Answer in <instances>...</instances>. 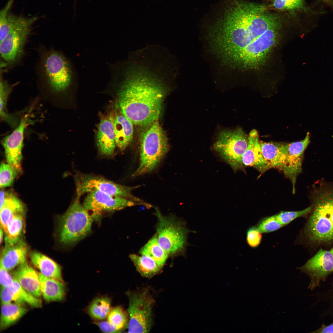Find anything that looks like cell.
I'll use <instances>...</instances> for the list:
<instances>
[{
	"label": "cell",
	"instance_id": "obj_22",
	"mask_svg": "<svg viewBox=\"0 0 333 333\" xmlns=\"http://www.w3.org/2000/svg\"><path fill=\"white\" fill-rule=\"evenodd\" d=\"M39 275L41 292L44 299L48 302L63 300L66 291L64 282L45 277L40 273Z\"/></svg>",
	"mask_w": 333,
	"mask_h": 333
},
{
	"label": "cell",
	"instance_id": "obj_10",
	"mask_svg": "<svg viewBox=\"0 0 333 333\" xmlns=\"http://www.w3.org/2000/svg\"><path fill=\"white\" fill-rule=\"evenodd\" d=\"M77 196H80L90 192L98 191L111 195L124 198L135 202H141L134 196L132 191L138 186L129 187L117 183L100 176L79 174L75 177Z\"/></svg>",
	"mask_w": 333,
	"mask_h": 333
},
{
	"label": "cell",
	"instance_id": "obj_24",
	"mask_svg": "<svg viewBox=\"0 0 333 333\" xmlns=\"http://www.w3.org/2000/svg\"><path fill=\"white\" fill-rule=\"evenodd\" d=\"M23 306L14 303L2 304L0 329L3 330L13 325L27 312Z\"/></svg>",
	"mask_w": 333,
	"mask_h": 333
},
{
	"label": "cell",
	"instance_id": "obj_27",
	"mask_svg": "<svg viewBox=\"0 0 333 333\" xmlns=\"http://www.w3.org/2000/svg\"><path fill=\"white\" fill-rule=\"evenodd\" d=\"M13 86L1 77L0 81V117L1 119L7 123L12 128H16L20 121L13 115L9 114L6 106L8 97L12 89Z\"/></svg>",
	"mask_w": 333,
	"mask_h": 333
},
{
	"label": "cell",
	"instance_id": "obj_16",
	"mask_svg": "<svg viewBox=\"0 0 333 333\" xmlns=\"http://www.w3.org/2000/svg\"><path fill=\"white\" fill-rule=\"evenodd\" d=\"M12 277L26 290L39 298L41 295L39 273L27 262L17 267Z\"/></svg>",
	"mask_w": 333,
	"mask_h": 333
},
{
	"label": "cell",
	"instance_id": "obj_44",
	"mask_svg": "<svg viewBox=\"0 0 333 333\" xmlns=\"http://www.w3.org/2000/svg\"><path fill=\"white\" fill-rule=\"evenodd\" d=\"M325 2L329 4H332L333 3L332 0H323Z\"/></svg>",
	"mask_w": 333,
	"mask_h": 333
},
{
	"label": "cell",
	"instance_id": "obj_20",
	"mask_svg": "<svg viewBox=\"0 0 333 333\" xmlns=\"http://www.w3.org/2000/svg\"><path fill=\"white\" fill-rule=\"evenodd\" d=\"M261 153L270 169L275 168L282 171L286 158L284 143L260 142Z\"/></svg>",
	"mask_w": 333,
	"mask_h": 333
},
{
	"label": "cell",
	"instance_id": "obj_21",
	"mask_svg": "<svg viewBox=\"0 0 333 333\" xmlns=\"http://www.w3.org/2000/svg\"><path fill=\"white\" fill-rule=\"evenodd\" d=\"M32 265L37 268L43 275L64 282L61 267L52 259L36 251L29 254Z\"/></svg>",
	"mask_w": 333,
	"mask_h": 333
},
{
	"label": "cell",
	"instance_id": "obj_33",
	"mask_svg": "<svg viewBox=\"0 0 333 333\" xmlns=\"http://www.w3.org/2000/svg\"><path fill=\"white\" fill-rule=\"evenodd\" d=\"M255 226L262 233L272 232L284 226L278 220L276 214L262 218Z\"/></svg>",
	"mask_w": 333,
	"mask_h": 333
},
{
	"label": "cell",
	"instance_id": "obj_26",
	"mask_svg": "<svg viewBox=\"0 0 333 333\" xmlns=\"http://www.w3.org/2000/svg\"><path fill=\"white\" fill-rule=\"evenodd\" d=\"M139 253L151 258L162 268L169 256L159 244L156 233L141 249Z\"/></svg>",
	"mask_w": 333,
	"mask_h": 333
},
{
	"label": "cell",
	"instance_id": "obj_41",
	"mask_svg": "<svg viewBox=\"0 0 333 333\" xmlns=\"http://www.w3.org/2000/svg\"><path fill=\"white\" fill-rule=\"evenodd\" d=\"M314 332L333 333V323L328 325H323L321 327Z\"/></svg>",
	"mask_w": 333,
	"mask_h": 333
},
{
	"label": "cell",
	"instance_id": "obj_31",
	"mask_svg": "<svg viewBox=\"0 0 333 333\" xmlns=\"http://www.w3.org/2000/svg\"><path fill=\"white\" fill-rule=\"evenodd\" d=\"M19 298L26 304L35 308L41 307L42 301L24 289L18 282L14 279L13 282L10 286Z\"/></svg>",
	"mask_w": 333,
	"mask_h": 333
},
{
	"label": "cell",
	"instance_id": "obj_1",
	"mask_svg": "<svg viewBox=\"0 0 333 333\" xmlns=\"http://www.w3.org/2000/svg\"><path fill=\"white\" fill-rule=\"evenodd\" d=\"M119 84L118 101L121 113L133 124L147 127L158 119L163 101L175 78L153 63H129L112 76Z\"/></svg>",
	"mask_w": 333,
	"mask_h": 333
},
{
	"label": "cell",
	"instance_id": "obj_5",
	"mask_svg": "<svg viewBox=\"0 0 333 333\" xmlns=\"http://www.w3.org/2000/svg\"><path fill=\"white\" fill-rule=\"evenodd\" d=\"M80 197L77 196L60 219L59 239L64 245H74L91 232L94 220L90 212L81 204Z\"/></svg>",
	"mask_w": 333,
	"mask_h": 333
},
{
	"label": "cell",
	"instance_id": "obj_34",
	"mask_svg": "<svg viewBox=\"0 0 333 333\" xmlns=\"http://www.w3.org/2000/svg\"><path fill=\"white\" fill-rule=\"evenodd\" d=\"M312 209L311 206L298 211H282L276 214L280 222L285 226L295 219L304 217L310 213Z\"/></svg>",
	"mask_w": 333,
	"mask_h": 333
},
{
	"label": "cell",
	"instance_id": "obj_36",
	"mask_svg": "<svg viewBox=\"0 0 333 333\" xmlns=\"http://www.w3.org/2000/svg\"><path fill=\"white\" fill-rule=\"evenodd\" d=\"M1 304L14 303L24 306L25 304L10 287L1 288Z\"/></svg>",
	"mask_w": 333,
	"mask_h": 333
},
{
	"label": "cell",
	"instance_id": "obj_12",
	"mask_svg": "<svg viewBox=\"0 0 333 333\" xmlns=\"http://www.w3.org/2000/svg\"><path fill=\"white\" fill-rule=\"evenodd\" d=\"M310 133L308 132L302 140L289 143H284L286 158L282 171L285 177L290 180L293 194L295 192L297 178L302 171L304 154L310 142Z\"/></svg>",
	"mask_w": 333,
	"mask_h": 333
},
{
	"label": "cell",
	"instance_id": "obj_8",
	"mask_svg": "<svg viewBox=\"0 0 333 333\" xmlns=\"http://www.w3.org/2000/svg\"><path fill=\"white\" fill-rule=\"evenodd\" d=\"M129 333H148L153 324L152 308L154 300L144 289L128 292Z\"/></svg>",
	"mask_w": 333,
	"mask_h": 333
},
{
	"label": "cell",
	"instance_id": "obj_30",
	"mask_svg": "<svg viewBox=\"0 0 333 333\" xmlns=\"http://www.w3.org/2000/svg\"><path fill=\"white\" fill-rule=\"evenodd\" d=\"M107 321L120 332L128 327L129 320L127 313L120 306L114 307L110 310Z\"/></svg>",
	"mask_w": 333,
	"mask_h": 333
},
{
	"label": "cell",
	"instance_id": "obj_9",
	"mask_svg": "<svg viewBox=\"0 0 333 333\" xmlns=\"http://www.w3.org/2000/svg\"><path fill=\"white\" fill-rule=\"evenodd\" d=\"M248 141V136L241 128L224 130L218 134L213 147L221 158L236 170L243 167L242 157Z\"/></svg>",
	"mask_w": 333,
	"mask_h": 333
},
{
	"label": "cell",
	"instance_id": "obj_38",
	"mask_svg": "<svg viewBox=\"0 0 333 333\" xmlns=\"http://www.w3.org/2000/svg\"><path fill=\"white\" fill-rule=\"evenodd\" d=\"M262 233L255 226L249 228L247 231L246 237L249 246L253 248L258 247L261 241Z\"/></svg>",
	"mask_w": 333,
	"mask_h": 333
},
{
	"label": "cell",
	"instance_id": "obj_43",
	"mask_svg": "<svg viewBox=\"0 0 333 333\" xmlns=\"http://www.w3.org/2000/svg\"><path fill=\"white\" fill-rule=\"evenodd\" d=\"M3 230L2 229L1 227L0 231V243L1 244V243H2V240H3Z\"/></svg>",
	"mask_w": 333,
	"mask_h": 333
},
{
	"label": "cell",
	"instance_id": "obj_2",
	"mask_svg": "<svg viewBox=\"0 0 333 333\" xmlns=\"http://www.w3.org/2000/svg\"><path fill=\"white\" fill-rule=\"evenodd\" d=\"M311 214L305 229L309 240L333 241V183L321 182L313 187Z\"/></svg>",
	"mask_w": 333,
	"mask_h": 333
},
{
	"label": "cell",
	"instance_id": "obj_3",
	"mask_svg": "<svg viewBox=\"0 0 333 333\" xmlns=\"http://www.w3.org/2000/svg\"><path fill=\"white\" fill-rule=\"evenodd\" d=\"M142 134L140 141L139 166L132 176L136 177L152 171L168 152V139L158 120Z\"/></svg>",
	"mask_w": 333,
	"mask_h": 333
},
{
	"label": "cell",
	"instance_id": "obj_13",
	"mask_svg": "<svg viewBox=\"0 0 333 333\" xmlns=\"http://www.w3.org/2000/svg\"><path fill=\"white\" fill-rule=\"evenodd\" d=\"M299 269L309 276L308 288L313 290L333 272V255L330 251L321 249Z\"/></svg>",
	"mask_w": 333,
	"mask_h": 333
},
{
	"label": "cell",
	"instance_id": "obj_28",
	"mask_svg": "<svg viewBox=\"0 0 333 333\" xmlns=\"http://www.w3.org/2000/svg\"><path fill=\"white\" fill-rule=\"evenodd\" d=\"M24 212L14 216L9 223L5 238V245L14 244L22 239L24 226Z\"/></svg>",
	"mask_w": 333,
	"mask_h": 333
},
{
	"label": "cell",
	"instance_id": "obj_25",
	"mask_svg": "<svg viewBox=\"0 0 333 333\" xmlns=\"http://www.w3.org/2000/svg\"><path fill=\"white\" fill-rule=\"evenodd\" d=\"M129 257L137 271L144 277L151 278L159 273L162 268L153 259L146 256L131 254Z\"/></svg>",
	"mask_w": 333,
	"mask_h": 333
},
{
	"label": "cell",
	"instance_id": "obj_17",
	"mask_svg": "<svg viewBox=\"0 0 333 333\" xmlns=\"http://www.w3.org/2000/svg\"><path fill=\"white\" fill-rule=\"evenodd\" d=\"M28 248L21 239L11 245H5L0 258V264L9 271L27 262Z\"/></svg>",
	"mask_w": 333,
	"mask_h": 333
},
{
	"label": "cell",
	"instance_id": "obj_40",
	"mask_svg": "<svg viewBox=\"0 0 333 333\" xmlns=\"http://www.w3.org/2000/svg\"><path fill=\"white\" fill-rule=\"evenodd\" d=\"M100 330L103 332L105 333L120 332L115 326L108 321H102L94 322Z\"/></svg>",
	"mask_w": 333,
	"mask_h": 333
},
{
	"label": "cell",
	"instance_id": "obj_42",
	"mask_svg": "<svg viewBox=\"0 0 333 333\" xmlns=\"http://www.w3.org/2000/svg\"><path fill=\"white\" fill-rule=\"evenodd\" d=\"M6 191L3 190L1 191L0 208L2 207L4 204L6 198Z\"/></svg>",
	"mask_w": 333,
	"mask_h": 333
},
{
	"label": "cell",
	"instance_id": "obj_7",
	"mask_svg": "<svg viewBox=\"0 0 333 333\" xmlns=\"http://www.w3.org/2000/svg\"><path fill=\"white\" fill-rule=\"evenodd\" d=\"M38 19L37 17L27 18L9 13V30L4 39L0 42L1 56L9 65H14L20 60L31 26Z\"/></svg>",
	"mask_w": 333,
	"mask_h": 333
},
{
	"label": "cell",
	"instance_id": "obj_19",
	"mask_svg": "<svg viewBox=\"0 0 333 333\" xmlns=\"http://www.w3.org/2000/svg\"><path fill=\"white\" fill-rule=\"evenodd\" d=\"M112 120L116 146L123 150L132 140L133 124L122 113L116 115Z\"/></svg>",
	"mask_w": 333,
	"mask_h": 333
},
{
	"label": "cell",
	"instance_id": "obj_37",
	"mask_svg": "<svg viewBox=\"0 0 333 333\" xmlns=\"http://www.w3.org/2000/svg\"><path fill=\"white\" fill-rule=\"evenodd\" d=\"M303 0H274L273 6L279 10H292L303 7Z\"/></svg>",
	"mask_w": 333,
	"mask_h": 333
},
{
	"label": "cell",
	"instance_id": "obj_29",
	"mask_svg": "<svg viewBox=\"0 0 333 333\" xmlns=\"http://www.w3.org/2000/svg\"><path fill=\"white\" fill-rule=\"evenodd\" d=\"M111 300L108 297H103L95 299L88 308L89 315L93 319L103 320L108 316L111 310Z\"/></svg>",
	"mask_w": 333,
	"mask_h": 333
},
{
	"label": "cell",
	"instance_id": "obj_35",
	"mask_svg": "<svg viewBox=\"0 0 333 333\" xmlns=\"http://www.w3.org/2000/svg\"><path fill=\"white\" fill-rule=\"evenodd\" d=\"M13 0H8L5 6L0 12V42L6 36L9 30L8 21L9 11Z\"/></svg>",
	"mask_w": 333,
	"mask_h": 333
},
{
	"label": "cell",
	"instance_id": "obj_4",
	"mask_svg": "<svg viewBox=\"0 0 333 333\" xmlns=\"http://www.w3.org/2000/svg\"><path fill=\"white\" fill-rule=\"evenodd\" d=\"M40 72L41 78L48 88L56 94L66 91L76 79L69 60L54 50L47 51L43 56Z\"/></svg>",
	"mask_w": 333,
	"mask_h": 333
},
{
	"label": "cell",
	"instance_id": "obj_23",
	"mask_svg": "<svg viewBox=\"0 0 333 333\" xmlns=\"http://www.w3.org/2000/svg\"><path fill=\"white\" fill-rule=\"evenodd\" d=\"M0 210L1 227L6 233L10 222L17 214L24 212L25 208L21 201L12 194L6 192L4 204Z\"/></svg>",
	"mask_w": 333,
	"mask_h": 333
},
{
	"label": "cell",
	"instance_id": "obj_32",
	"mask_svg": "<svg viewBox=\"0 0 333 333\" xmlns=\"http://www.w3.org/2000/svg\"><path fill=\"white\" fill-rule=\"evenodd\" d=\"M19 171L8 163H2L0 169V187L1 188L10 186Z\"/></svg>",
	"mask_w": 333,
	"mask_h": 333
},
{
	"label": "cell",
	"instance_id": "obj_14",
	"mask_svg": "<svg viewBox=\"0 0 333 333\" xmlns=\"http://www.w3.org/2000/svg\"><path fill=\"white\" fill-rule=\"evenodd\" d=\"M28 118V114L25 115L21 119L15 130L2 141L7 163L19 172L21 170V163L23 158L22 150L24 131Z\"/></svg>",
	"mask_w": 333,
	"mask_h": 333
},
{
	"label": "cell",
	"instance_id": "obj_39",
	"mask_svg": "<svg viewBox=\"0 0 333 333\" xmlns=\"http://www.w3.org/2000/svg\"><path fill=\"white\" fill-rule=\"evenodd\" d=\"M8 271L0 265V283L1 288L8 287L12 284L14 279L8 272Z\"/></svg>",
	"mask_w": 333,
	"mask_h": 333
},
{
	"label": "cell",
	"instance_id": "obj_15",
	"mask_svg": "<svg viewBox=\"0 0 333 333\" xmlns=\"http://www.w3.org/2000/svg\"><path fill=\"white\" fill-rule=\"evenodd\" d=\"M257 131L252 130L248 136L247 149L242 158V163L246 166H251L260 173H263L270 168L264 158L261 152Z\"/></svg>",
	"mask_w": 333,
	"mask_h": 333
},
{
	"label": "cell",
	"instance_id": "obj_6",
	"mask_svg": "<svg viewBox=\"0 0 333 333\" xmlns=\"http://www.w3.org/2000/svg\"><path fill=\"white\" fill-rule=\"evenodd\" d=\"M154 214L157 219L156 225L158 241L172 257L184 256L188 245L187 237L191 232L185 222L173 215H163L157 208Z\"/></svg>",
	"mask_w": 333,
	"mask_h": 333
},
{
	"label": "cell",
	"instance_id": "obj_18",
	"mask_svg": "<svg viewBox=\"0 0 333 333\" xmlns=\"http://www.w3.org/2000/svg\"><path fill=\"white\" fill-rule=\"evenodd\" d=\"M97 142L101 154L106 156L113 155L116 145L113 120L104 119L100 122L97 135Z\"/></svg>",
	"mask_w": 333,
	"mask_h": 333
},
{
	"label": "cell",
	"instance_id": "obj_11",
	"mask_svg": "<svg viewBox=\"0 0 333 333\" xmlns=\"http://www.w3.org/2000/svg\"><path fill=\"white\" fill-rule=\"evenodd\" d=\"M137 204L127 199L98 191L87 193L83 205L91 212L94 220L99 221L104 213L112 212Z\"/></svg>",
	"mask_w": 333,
	"mask_h": 333
},
{
	"label": "cell",
	"instance_id": "obj_45",
	"mask_svg": "<svg viewBox=\"0 0 333 333\" xmlns=\"http://www.w3.org/2000/svg\"><path fill=\"white\" fill-rule=\"evenodd\" d=\"M330 251L331 252V253H332V255H333V247L331 249V250Z\"/></svg>",
	"mask_w": 333,
	"mask_h": 333
}]
</instances>
